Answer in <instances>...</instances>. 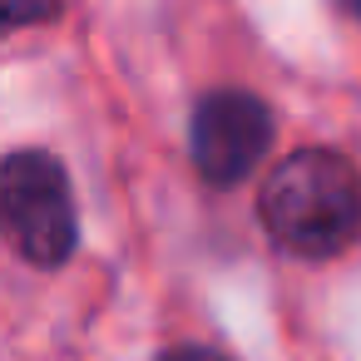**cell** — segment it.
<instances>
[{
  "label": "cell",
  "mask_w": 361,
  "mask_h": 361,
  "mask_svg": "<svg viewBox=\"0 0 361 361\" xmlns=\"http://www.w3.org/2000/svg\"><path fill=\"white\" fill-rule=\"evenodd\" d=\"M257 213L292 257H336L361 238V173L336 149H297L267 173Z\"/></svg>",
  "instance_id": "1"
},
{
  "label": "cell",
  "mask_w": 361,
  "mask_h": 361,
  "mask_svg": "<svg viewBox=\"0 0 361 361\" xmlns=\"http://www.w3.org/2000/svg\"><path fill=\"white\" fill-rule=\"evenodd\" d=\"M0 238L30 267H65L80 243L70 173L45 149H16L0 159Z\"/></svg>",
  "instance_id": "2"
},
{
  "label": "cell",
  "mask_w": 361,
  "mask_h": 361,
  "mask_svg": "<svg viewBox=\"0 0 361 361\" xmlns=\"http://www.w3.org/2000/svg\"><path fill=\"white\" fill-rule=\"evenodd\" d=\"M272 149V109L247 90H213L188 119V154L203 183L238 188Z\"/></svg>",
  "instance_id": "3"
},
{
  "label": "cell",
  "mask_w": 361,
  "mask_h": 361,
  "mask_svg": "<svg viewBox=\"0 0 361 361\" xmlns=\"http://www.w3.org/2000/svg\"><path fill=\"white\" fill-rule=\"evenodd\" d=\"M55 16H60V0H0V40L30 25H50Z\"/></svg>",
  "instance_id": "4"
},
{
  "label": "cell",
  "mask_w": 361,
  "mask_h": 361,
  "mask_svg": "<svg viewBox=\"0 0 361 361\" xmlns=\"http://www.w3.org/2000/svg\"><path fill=\"white\" fill-rule=\"evenodd\" d=\"M159 361H228V356L213 351V346H173V351H164Z\"/></svg>",
  "instance_id": "5"
},
{
  "label": "cell",
  "mask_w": 361,
  "mask_h": 361,
  "mask_svg": "<svg viewBox=\"0 0 361 361\" xmlns=\"http://www.w3.org/2000/svg\"><path fill=\"white\" fill-rule=\"evenodd\" d=\"M336 6H341L346 16H361V0H336Z\"/></svg>",
  "instance_id": "6"
}]
</instances>
